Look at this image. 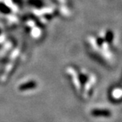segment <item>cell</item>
Returning <instances> with one entry per match:
<instances>
[{
  "instance_id": "1",
  "label": "cell",
  "mask_w": 122,
  "mask_h": 122,
  "mask_svg": "<svg viewBox=\"0 0 122 122\" xmlns=\"http://www.w3.org/2000/svg\"><path fill=\"white\" fill-rule=\"evenodd\" d=\"M78 70L82 88L80 97L84 100H88L93 93V89L97 82V77L93 72L87 69L78 68Z\"/></svg>"
},
{
  "instance_id": "2",
  "label": "cell",
  "mask_w": 122,
  "mask_h": 122,
  "mask_svg": "<svg viewBox=\"0 0 122 122\" xmlns=\"http://www.w3.org/2000/svg\"><path fill=\"white\" fill-rule=\"evenodd\" d=\"M10 58H8L7 61L6 62L2 71L0 74V81L2 82H5L7 79L9 78L10 75L12 74V72L14 71V68H15L17 63H18L19 56L21 52H19V51H12L10 52Z\"/></svg>"
},
{
  "instance_id": "3",
  "label": "cell",
  "mask_w": 122,
  "mask_h": 122,
  "mask_svg": "<svg viewBox=\"0 0 122 122\" xmlns=\"http://www.w3.org/2000/svg\"><path fill=\"white\" fill-rule=\"evenodd\" d=\"M66 74L68 77L69 80H70L71 84L74 88V91L80 97L82 92V88H81L80 78L78 68L73 66H68L66 68Z\"/></svg>"
},
{
  "instance_id": "4",
  "label": "cell",
  "mask_w": 122,
  "mask_h": 122,
  "mask_svg": "<svg viewBox=\"0 0 122 122\" xmlns=\"http://www.w3.org/2000/svg\"><path fill=\"white\" fill-rule=\"evenodd\" d=\"M91 115L93 118H110L112 116L111 110L103 108V107H96L91 110Z\"/></svg>"
},
{
  "instance_id": "5",
  "label": "cell",
  "mask_w": 122,
  "mask_h": 122,
  "mask_svg": "<svg viewBox=\"0 0 122 122\" xmlns=\"http://www.w3.org/2000/svg\"><path fill=\"white\" fill-rule=\"evenodd\" d=\"M37 87V82L35 80H27L21 82L19 86L18 89L21 92H27L32 90H35Z\"/></svg>"
},
{
  "instance_id": "6",
  "label": "cell",
  "mask_w": 122,
  "mask_h": 122,
  "mask_svg": "<svg viewBox=\"0 0 122 122\" xmlns=\"http://www.w3.org/2000/svg\"><path fill=\"white\" fill-rule=\"evenodd\" d=\"M110 98L111 100L115 102L121 101V88L119 86H116L110 90Z\"/></svg>"
}]
</instances>
